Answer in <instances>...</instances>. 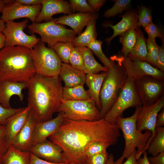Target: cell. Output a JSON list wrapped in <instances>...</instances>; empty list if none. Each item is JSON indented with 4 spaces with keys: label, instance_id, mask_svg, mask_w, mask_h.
<instances>
[{
    "label": "cell",
    "instance_id": "1",
    "mask_svg": "<svg viewBox=\"0 0 164 164\" xmlns=\"http://www.w3.org/2000/svg\"><path fill=\"white\" fill-rule=\"evenodd\" d=\"M116 123L104 118L94 121H75L65 119L57 131L48 138L62 149L66 163L85 164V152L95 142L116 144L120 135Z\"/></svg>",
    "mask_w": 164,
    "mask_h": 164
},
{
    "label": "cell",
    "instance_id": "2",
    "mask_svg": "<svg viewBox=\"0 0 164 164\" xmlns=\"http://www.w3.org/2000/svg\"><path fill=\"white\" fill-rule=\"evenodd\" d=\"M61 81L59 76L47 77L36 73L27 82L28 105L37 122L52 119L62 101Z\"/></svg>",
    "mask_w": 164,
    "mask_h": 164
},
{
    "label": "cell",
    "instance_id": "3",
    "mask_svg": "<svg viewBox=\"0 0 164 164\" xmlns=\"http://www.w3.org/2000/svg\"><path fill=\"white\" fill-rule=\"evenodd\" d=\"M35 74L31 50L17 46L0 50V79L27 83Z\"/></svg>",
    "mask_w": 164,
    "mask_h": 164
},
{
    "label": "cell",
    "instance_id": "4",
    "mask_svg": "<svg viewBox=\"0 0 164 164\" xmlns=\"http://www.w3.org/2000/svg\"><path fill=\"white\" fill-rule=\"evenodd\" d=\"M142 108V105L135 107L134 113L126 118L118 117L116 124L123 133L125 140V147L122 154L114 164H122L124 160L127 158L137 148L136 158L138 160L144 152L147 150V146L152 133L148 131L144 133L138 130L136 127V120L138 114Z\"/></svg>",
    "mask_w": 164,
    "mask_h": 164
},
{
    "label": "cell",
    "instance_id": "5",
    "mask_svg": "<svg viewBox=\"0 0 164 164\" xmlns=\"http://www.w3.org/2000/svg\"><path fill=\"white\" fill-rule=\"evenodd\" d=\"M110 68L104 79L100 93L101 108L100 119L104 118L112 107L122 89L128 78L125 69L116 61Z\"/></svg>",
    "mask_w": 164,
    "mask_h": 164
},
{
    "label": "cell",
    "instance_id": "6",
    "mask_svg": "<svg viewBox=\"0 0 164 164\" xmlns=\"http://www.w3.org/2000/svg\"><path fill=\"white\" fill-rule=\"evenodd\" d=\"M31 51L36 73L47 77L59 76L62 63L52 48L40 41Z\"/></svg>",
    "mask_w": 164,
    "mask_h": 164
},
{
    "label": "cell",
    "instance_id": "7",
    "mask_svg": "<svg viewBox=\"0 0 164 164\" xmlns=\"http://www.w3.org/2000/svg\"><path fill=\"white\" fill-rule=\"evenodd\" d=\"M56 19L46 22L32 23L28 26L29 31L37 33L41 37L40 41L46 43L52 48L59 42H72L76 34L72 30L55 22Z\"/></svg>",
    "mask_w": 164,
    "mask_h": 164
},
{
    "label": "cell",
    "instance_id": "8",
    "mask_svg": "<svg viewBox=\"0 0 164 164\" xmlns=\"http://www.w3.org/2000/svg\"><path fill=\"white\" fill-rule=\"evenodd\" d=\"M57 112H63L65 118L79 121H94L100 119V111L90 99L76 101H63Z\"/></svg>",
    "mask_w": 164,
    "mask_h": 164
},
{
    "label": "cell",
    "instance_id": "9",
    "mask_svg": "<svg viewBox=\"0 0 164 164\" xmlns=\"http://www.w3.org/2000/svg\"><path fill=\"white\" fill-rule=\"evenodd\" d=\"M134 81L128 77L117 100L104 117L106 121L116 123L117 118L122 117L125 110L129 108L142 105L141 100L135 89Z\"/></svg>",
    "mask_w": 164,
    "mask_h": 164
},
{
    "label": "cell",
    "instance_id": "10",
    "mask_svg": "<svg viewBox=\"0 0 164 164\" xmlns=\"http://www.w3.org/2000/svg\"><path fill=\"white\" fill-rule=\"evenodd\" d=\"M28 19L16 22L9 21L5 22V27L2 33L5 36L4 47L19 46L32 50L40 41L34 34H26L24 30L28 26Z\"/></svg>",
    "mask_w": 164,
    "mask_h": 164
},
{
    "label": "cell",
    "instance_id": "11",
    "mask_svg": "<svg viewBox=\"0 0 164 164\" xmlns=\"http://www.w3.org/2000/svg\"><path fill=\"white\" fill-rule=\"evenodd\" d=\"M134 85L143 107L154 104L164 91V80L150 76H144L135 80Z\"/></svg>",
    "mask_w": 164,
    "mask_h": 164
},
{
    "label": "cell",
    "instance_id": "12",
    "mask_svg": "<svg viewBox=\"0 0 164 164\" xmlns=\"http://www.w3.org/2000/svg\"><path fill=\"white\" fill-rule=\"evenodd\" d=\"M111 59L121 63L128 77L134 80L144 76H152L164 80V73L145 61L132 60L123 56H114Z\"/></svg>",
    "mask_w": 164,
    "mask_h": 164
},
{
    "label": "cell",
    "instance_id": "13",
    "mask_svg": "<svg viewBox=\"0 0 164 164\" xmlns=\"http://www.w3.org/2000/svg\"><path fill=\"white\" fill-rule=\"evenodd\" d=\"M164 106V96H162L153 104L143 107L138 114L136 120L137 129L141 131H148L152 133L149 140L147 149L157 135L155 130L156 118L159 112Z\"/></svg>",
    "mask_w": 164,
    "mask_h": 164
},
{
    "label": "cell",
    "instance_id": "14",
    "mask_svg": "<svg viewBox=\"0 0 164 164\" xmlns=\"http://www.w3.org/2000/svg\"><path fill=\"white\" fill-rule=\"evenodd\" d=\"M41 8V4L29 6L23 5L16 0H9L2 9L0 19L5 22L26 18L34 23Z\"/></svg>",
    "mask_w": 164,
    "mask_h": 164
},
{
    "label": "cell",
    "instance_id": "15",
    "mask_svg": "<svg viewBox=\"0 0 164 164\" xmlns=\"http://www.w3.org/2000/svg\"><path fill=\"white\" fill-rule=\"evenodd\" d=\"M29 152L37 157L49 162L66 163L62 149L47 139L43 142L33 145Z\"/></svg>",
    "mask_w": 164,
    "mask_h": 164
},
{
    "label": "cell",
    "instance_id": "16",
    "mask_svg": "<svg viewBox=\"0 0 164 164\" xmlns=\"http://www.w3.org/2000/svg\"><path fill=\"white\" fill-rule=\"evenodd\" d=\"M42 8L37 15L35 22L41 23L53 20L52 16L60 13L70 14L73 13L70 3L63 0H43Z\"/></svg>",
    "mask_w": 164,
    "mask_h": 164
},
{
    "label": "cell",
    "instance_id": "17",
    "mask_svg": "<svg viewBox=\"0 0 164 164\" xmlns=\"http://www.w3.org/2000/svg\"><path fill=\"white\" fill-rule=\"evenodd\" d=\"M37 121L32 109L24 125L16 136L12 145L21 150L29 151L33 145L36 125Z\"/></svg>",
    "mask_w": 164,
    "mask_h": 164
},
{
    "label": "cell",
    "instance_id": "18",
    "mask_svg": "<svg viewBox=\"0 0 164 164\" xmlns=\"http://www.w3.org/2000/svg\"><path fill=\"white\" fill-rule=\"evenodd\" d=\"M65 119L63 112H60L53 119L43 122H37L35 127L33 145L45 141L55 133Z\"/></svg>",
    "mask_w": 164,
    "mask_h": 164
},
{
    "label": "cell",
    "instance_id": "19",
    "mask_svg": "<svg viewBox=\"0 0 164 164\" xmlns=\"http://www.w3.org/2000/svg\"><path fill=\"white\" fill-rule=\"evenodd\" d=\"M99 14L97 13L78 12L56 19L55 22L70 27L76 34L79 35L85 26L92 20H97Z\"/></svg>",
    "mask_w": 164,
    "mask_h": 164
},
{
    "label": "cell",
    "instance_id": "20",
    "mask_svg": "<svg viewBox=\"0 0 164 164\" xmlns=\"http://www.w3.org/2000/svg\"><path fill=\"white\" fill-rule=\"evenodd\" d=\"M138 9H130L126 11L122 15L121 21L116 24L108 25L113 30V33L109 37L107 38L105 41L109 47L111 41L116 37L130 29H136L139 26L138 21Z\"/></svg>",
    "mask_w": 164,
    "mask_h": 164
},
{
    "label": "cell",
    "instance_id": "21",
    "mask_svg": "<svg viewBox=\"0 0 164 164\" xmlns=\"http://www.w3.org/2000/svg\"><path fill=\"white\" fill-rule=\"evenodd\" d=\"M27 88V83L19 82L0 79V105L5 108H11V98L14 95L18 96L20 101H23V90Z\"/></svg>",
    "mask_w": 164,
    "mask_h": 164
},
{
    "label": "cell",
    "instance_id": "22",
    "mask_svg": "<svg viewBox=\"0 0 164 164\" xmlns=\"http://www.w3.org/2000/svg\"><path fill=\"white\" fill-rule=\"evenodd\" d=\"M31 110V108L27 105L8 120L5 125L7 139L9 145L24 125Z\"/></svg>",
    "mask_w": 164,
    "mask_h": 164
},
{
    "label": "cell",
    "instance_id": "23",
    "mask_svg": "<svg viewBox=\"0 0 164 164\" xmlns=\"http://www.w3.org/2000/svg\"><path fill=\"white\" fill-rule=\"evenodd\" d=\"M64 87H71L85 84L86 75L84 71L72 67L69 64L62 63L59 76Z\"/></svg>",
    "mask_w": 164,
    "mask_h": 164
},
{
    "label": "cell",
    "instance_id": "24",
    "mask_svg": "<svg viewBox=\"0 0 164 164\" xmlns=\"http://www.w3.org/2000/svg\"><path fill=\"white\" fill-rule=\"evenodd\" d=\"M108 72L86 75L85 83L88 88L87 91L90 99L94 101L99 111L101 107L100 93L104 80Z\"/></svg>",
    "mask_w": 164,
    "mask_h": 164
},
{
    "label": "cell",
    "instance_id": "25",
    "mask_svg": "<svg viewBox=\"0 0 164 164\" xmlns=\"http://www.w3.org/2000/svg\"><path fill=\"white\" fill-rule=\"evenodd\" d=\"M2 159L3 164H30L31 152L10 145Z\"/></svg>",
    "mask_w": 164,
    "mask_h": 164
},
{
    "label": "cell",
    "instance_id": "26",
    "mask_svg": "<svg viewBox=\"0 0 164 164\" xmlns=\"http://www.w3.org/2000/svg\"><path fill=\"white\" fill-rule=\"evenodd\" d=\"M82 55L86 74H97L101 71L108 72L109 69L101 65L95 59L93 53L87 47H77Z\"/></svg>",
    "mask_w": 164,
    "mask_h": 164
},
{
    "label": "cell",
    "instance_id": "27",
    "mask_svg": "<svg viewBox=\"0 0 164 164\" xmlns=\"http://www.w3.org/2000/svg\"><path fill=\"white\" fill-rule=\"evenodd\" d=\"M140 27L138 26L136 29L137 35V41L127 57L132 60L146 61L147 54L146 39Z\"/></svg>",
    "mask_w": 164,
    "mask_h": 164
},
{
    "label": "cell",
    "instance_id": "28",
    "mask_svg": "<svg viewBox=\"0 0 164 164\" xmlns=\"http://www.w3.org/2000/svg\"><path fill=\"white\" fill-rule=\"evenodd\" d=\"M96 19L92 20L86 26L85 30L72 41L74 46L87 47L91 42L96 39Z\"/></svg>",
    "mask_w": 164,
    "mask_h": 164
},
{
    "label": "cell",
    "instance_id": "29",
    "mask_svg": "<svg viewBox=\"0 0 164 164\" xmlns=\"http://www.w3.org/2000/svg\"><path fill=\"white\" fill-rule=\"evenodd\" d=\"M62 97L63 101H76L90 99L83 85L71 87H63Z\"/></svg>",
    "mask_w": 164,
    "mask_h": 164
},
{
    "label": "cell",
    "instance_id": "30",
    "mask_svg": "<svg viewBox=\"0 0 164 164\" xmlns=\"http://www.w3.org/2000/svg\"><path fill=\"white\" fill-rule=\"evenodd\" d=\"M119 42L122 44L121 53L122 56L127 57L129 53L134 47L137 39L136 29H130L119 36Z\"/></svg>",
    "mask_w": 164,
    "mask_h": 164
},
{
    "label": "cell",
    "instance_id": "31",
    "mask_svg": "<svg viewBox=\"0 0 164 164\" xmlns=\"http://www.w3.org/2000/svg\"><path fill=\"white\" fill-rule=\"evenodd\" d=\"M157 135L149 145L147 150L149 154L155 157L164 152V127H156Z\"/></svg>",
    "mask_w": 164,
    "mask_h": 164
},
{
    "label": "cell",
    "instance_id": "32",
    "mask_svg": "<svg viewBox=\"0 0 164 164\" xmlns=\"http://www.w3.org/2000/svg\"><path fill=\"white\" fill-rule=\"evenodd\" d=\"M103 42L100 40L96 39L91 42L87 47L94 54L104 66L109 69L114 63V61L108 58L103 52L101 47Z\"/></svg>",
    "mask_w": 164,
    "mask_h": 164
},
{
    "label": "cell",
    "instance_id": "33",
    "mask_svg": "<svg viewBox=\"0 0 164 164\" xmlns=\"http://www.w3.org/2000/svg\"><path fill=\"white\" fill-rule=\"evenodd\" d=\"M73 46L72 42H59L55 44L52 48L63 63L69 64L70 56Z\"/></svg>",
    "mask_w": 164,
    "mask_h": 164
},
{
    "label": "cell",
    "instance_id": "34",
    "mask_svg": "<svg viewBox=\"0 0 164 164\" xmlns=\"http://www.w3.org/2000/svg\"><path fill=\"white\" fill-rule=\"evenodd\" d=\"M114 4L111 8L106 10L104 13V16L109 18L115 16L116 15L122 14L124 11L131 8V0H114Z\"/></svg>",
    "mask_w": 164,
    "mask_h": 164
},
{
    "label": "cell",
    "instance_id": "35",
    "mask_svg": "<svg viewBox=\"0 0 164 164\" xmlns=\"http://www.w3.org/2000/svg\"><path fill=\"white\" fill-rule=\"evenodd\" d=\"M146 41L147 54L146 61L155 67L159 46L156 43L155 39L148 37Z\"/></svg>",
    "mask_w": 164,
    "mask_h": 164
},
{
    "label": "cell",
    "instance_id": "36",
    "mask_svg": "<svg viewBox=\"0 0 164 164\" xmlns=\"http://www.w3.org/2000/svg\"><path fill=\"white\" fill-rule=\"evenodd\" d=\"M138 26L143 28L152 22V12L150 8L142 5L138 6Z\"/></svg>",
    "mask_w": 164,
    "mask_h": 164
},
{
    "label": "cell",
    "instance_id": "37",
    "mask_svg": "<svg viewBox=\"0 0 164 164\" xmlns=\"http://www.w3.org/2000/svg\"><path fill=\"white\" fill-rule=\"evenodd\" d=\"M69 63L73 68L84 71V65L83 57L77 47L74 46L72 48L69 59Z\"/></svg>",
    "mask_w": 164,
    "mask_h": 164
},
{
    "label": "cell",
    "instance_id": "38",
    "mask_svg": "<svg viewBox=\"0 0 164 164\" xmlns=\"http://www.w3.org/2000/svg\"><path fill=\"white\" fill-rule=\"evenodd\" d=\"M73 13L76 11L82 13H96L86 0H70L69 1Z\"/></svg>",
    "mask_w": 164,
    "mask_h": 164
},
{
    "label": "cell",
    "instance_id": "39",
    "mask_svg": "<svg viewBox=\"0 0 164 164\" xmlns=\"http://www.w3.org/2000/svg\"><path fill=\"white\" fill-rule=\"evenodd\" d=\"M111 145L108 143L98 142L91 145L86 150L85 155L86 158L94 155L107 152V149Z\"/></svg>",
    "mask_w": 164,
    "mask_h": 164
},
{
    "label": "cell",
    "instance_id": "40",
    "mask_svg": "<svg viewBox=\"0 0 164 164\" xmlns=\"http://www.w3.org/2000/svg\"><path fill=\"white\" fill-rule=\"evenodd\" d=\"M148 35V37L155 39L157 37L161 40L164 38V34L162 29L153 22L149 24L144 28Z\"/></svg>",
    "mask_w": 164,
    "mask_h": 164
},
{
    "label": "cell",
    "instance_id": "41",
    "mask_svg": "<svg viewBox=\"0 0 164 164\" xmlns=\"http://www.w3.org/2000/svg\"><path fill=\"white\" fill-rule=\"evenodd\" d=\"M23 108H5L0 105V123L6 125L9 118Z\"/></svg>",
    "mask_w": 164,
    "mask_h": 164
},
{
    "label": "cell",
    "instance_id": "42",
    "mask_svg": "<svg viewBox=\"0 0 164 164\" xmlns=\"http://www.w3.org/2000/svg\"><path fill=\"white\" fill-rule=\"evenodd\" d=\"M9 145L7 137L6 125L0 123V156L4 155Z\"/></svg>",
    "mask_w": 164,
    "mask_h": 164
},
{
    "label": "cell",
    "instance_id": "43",
    "mask_svg": "<svg viewBox=\"0 0 164 164\" xmlns=\"http://www.w3.org/2000/svg\"><path fill=\"white\" fill-rule=\"evenodd\" d=\"M109 155L107 152L94 155L87 157L86 163L87 164H106Z\"/></svg>",
    "mask_w": 164,
    "mask_h": 164
},
{
    "label": "cell",
    "instance_id": "44",
    "mask_svg": "<svg viewBox=\"0 0 164 164\" xmlns=\"http://www.w3.org/2000/svg\"><path fill=\"white\" fill-rule=\"evenodd\" d=\"M162 45L159 47V55L156 67L161 71L164 72V39L161 40Z\"/></svg>",
    "mask_w": 164,
    "mask_h": 164
},
{
    "label": "cell",
    "instance_id": "45",
    "mask_svg": "<svg viewBox=\"0 0 164 164\" xmlns=\"http://www.w3.org/2000/svg\"><path fill=\"white\" fill-rule=\"evenodd\" d=\"M87 1L91 7L96 13L106 2L105 0H87Z\"/></svg>",
    "mask_w": 164,
    "mask_h": 164
},
{
    "label": "cell",
    "instance_id": "46",
    "mask_svg": "<svg viewBox=\"0 0 164 164\" xmlns=\"http://www.w3.org/2000/svg\"><path fill=\"white\" fill-rule=\"evenodd\" d=\"M30 164H69L67 163H55L49 162L40 159L31 153Z\"/></svg>",
    "mask_w": 164,
    "mask_h": 164
},
{
    "label": "cell",
    "instance_id": "47",
    "mask_svg": "<svg viewBox=\"0 0 164 164\" xmlns=\"http://www.w3.org/2000/svg\"><path fill=\"white\" fill-rule=\"evenodd\" d=\"M150 164H164V152L155 157H148Z\"/></svg>",
    "mask_w": 164,
    "mask_h": 164
},
{
    "label": "cell",
    "instance_id": "48",
    "mask_svg": "<svg viewBox=\"0 0 164 164\" xmlns=\"http://www.w3.org/2000/svg\"><path fill=\"white\" fill-rule=\"evenodd\" d=\"M164 125V108L162 109L161 112L157 115L155 127H162Z\"/></svg>",
    "mask_w": 164,
    "mask_h": 164
},
{
    "label": "cell",
    "instance_id": "49",
    "mask_svg": "<svg viewBox=\"0 0 164 164\" xmlns=\"http://www.w3.org/2000/svg\"><path fill=\"white\" fill-rule=\"evenodd\" d=\"M137 150L135 149L132 153L127 158L126 160L122 164H137L138 160L136 158Z\"/></svg>",
    "mask_w": 164,
    "mask_h": 164
},
{
    "label": "cell",
    "instance_id": "50",
    "mask_svg": "<svg viewBox=\"0 0 164 164\" xmlns=\"http://www.w3.org/2000/svg\"><path fill=\"white\" fill-rule=\"evenodd\" d=\"M23 5L31 6L41 4L43 0H16Z\"/></svg>",
    "mask_w": 164,
    "mask_h": 164
},
{
    "label": "cell",
    "instance_id": "51",
    "mask_svg": "<svg viewBox=\"0 0 164 164\" xmlns=\"http://www.w3.org/2000/svg\"><path fill=\"white\" fill-rule=\"evenodd\" d=\"M142 154L143 157H140L138 160L137 164H150L148 161L146 151H144Z\"/></svg>",
    "mask_w": 164,
    "mask_h": 164
},
{
    "label": "cell",
    "instance_id": "52",
    "mask_svg": "<svg viewBox=\"0 0 164 164\" xmlns=\"http://www.w3.org/2000/svg\"><path fill=\"white\" fill-rule=\"evenodd\" d=\"M114 157L112 153L109 154L106 164H114Z\"/></svg>",
    "mask_w": 164,
    "mask_h": 164
},
{
    "label": "cell",
    "instance_id": "53",
    "mask_svg": "<svg viewBox=\"0 0 164 164\" xmlns=\"http://www.w3.org/2000/svg\"><path fill=\"white\" fill-rule=\"evenodd\" d=\"M5 42V36L2 33H0V50L4 46Z\"/></svg>",
    "mask_w": 164,
    "mask_h": 164
},
{
    "label": "cell",
    "instance_id": "54",
    "mask_svg": "<svg viewBox=\"0 0 164 164\" xmlns=\"http://www.w3.org/2000/svg\"><path fill=\"white\" fill-rule=\"evenodd\" d=\"M7 2V0H0V13L2 12L4 6Z\"/></svg>",
    "mask_w": 164,
    "mask_h": 164
},
{
    "label": "cell",
    "instance_id": "55",
    "mask_svg": "<svg viewBox=\"0 0 164 164\" xmlns=\"http://www.w3.org/2000/svg\"><path fill=\"white\" fill-rule=\"evenodd\" d=\"M5 27V22L0 19V33L2 32Z\"/></svg>",
    "mask_w": 164,
    "mask_h": 164
},
{
    "label": "cell",
    "instance_id": "56",
    "mask_svg": "<svg viewBox=\"0 0 164 164\" xmlns=\"http://www.w3.org/2000/svg\"><path fill=\"white\" fill-rule=\"evenodd\" d=\"M2 156H0V164H3L2 159Z\"/></svg>",
    "mask_w": 164,
    "mask_h": 164
},
{
    "label": "cell",
    "instance_id": "57",
    "mask_svg": "<svg viewBox=\"0 0 164 164\" xmlns=\"http://www.w3.org/2000/svg\"><path fill=\"white\" fill-rule=\"evenodd\" d=\"M74 164L71 163V164ZM85 164H87L86 163Z\"/></svg>",
    "mask_w": 164,
    "mask_h": 164
}]
</instances>
